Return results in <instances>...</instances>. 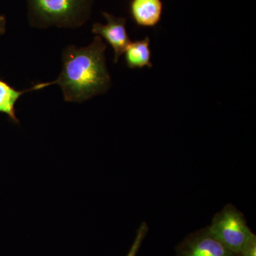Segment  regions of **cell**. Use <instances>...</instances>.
Instances as JSON below:
<instances>
[{"instance_id": "cell-1", "label": "cell", "mask_w": 256, "mask_h": 256, "mask_svg": "<svg viewBox=\"0 0 256 256\" xmlns=\"http://www.w3.org/2000/svg\"><path fill=\"white\" fill-rule=\"evenodd\" d=\"M106 45L96 36L92 44L82 48L69 46L63 53V69L55 82L38 84L32 88L40 90L58 84L64 99L68 102H82L90 98L105 94L111 86L106 66Z\"/></svg>"}, {"instance_id": "cell-2", "label": "cell", "mask_w": 256, "mask_h": 256, "mask_svg": "<svg viewBox=\"0 0 256 256\" xmlns=\"http://www.w3.org/2000/svg\"><path fill=\"white\" fill-rule=\"evenodd\" d=\"M32 23L38 26L76 28L90 16L92 0H28Z\"/></svg>"}, {"instance_id": "cell-3", "label": "cell", "mask_w": 256, "mask_h": 256, "mask_svg": "<svg viewBox=\"0 0 256 256\" xmlns=\"http://www.w3.org/2000/svg\"><path fill=\"white\" fill-rule=\"evenodd\" d=\"M207 228L224 246L238 256L246 242L254 235L244 216L232 204L226 205L217 213Z\"/></svg>"}, {"instance_id": "cell-4", "label": "cell", "mask_w": 256, "mask_h": 256, "mask_svg": "<svg viewBox=\"0 0 256 256\" xmlns=\"http://www.w3.org/2000/svg\"><path fill=\"white\" fill-rule=\"evenodd\" d=\"M178 256H240L230 252L210 233L203 229L190 235L178 250Z\"/></svg>"}, {"instance_id": "cell-5", "label": "cell", "mask_w": 256, "mask_h": 256, "mask_svg": "<svg viewBox=\"0 0 256 256\" xmlns=\"http://www.w3.org/2000/svg\"><path fill=\"white\" fill-rule=\"evenodd\" d=\"M102 14L107 20V24H94L92 32L101 38L102 37L112 46L114 53V62L117 63L131 42L126 30V20L106 12H102Z\"/></svg>"}, {"instance_id": "cell-6", "label": "cell", "mask_w": 256, "mask_h": 256, "mask_svg": "<svg viewBox=\"0 0 256 256\" xmlns=\"http://www.w3.org/2000/svg\"><path fill=\"white\" fill-rule=\"evenodd\" d=\"M162 0H131L130 13L134 22L141 28H154L161 21Z\"/></svg>"}, {"instance_id": "cell-7", "label": "cell", "mask_w": 256, "mask_h": 256, "mask_svg": "<svg viewBox=\"0 0 256 256\" xmlns=\"http://www.w3.org/2000/svg\"><path fill=\"white\" fill-rule=\"evenodd\" d=\"M126 65L130 68H152L150 38L148 36L142 40L130 42L124 52Z\"/></svg>"}, {"instance_id": "cell-8", "label": "cell", "mask_w": 256, "mask_h": 256, "mask_svg": "<svg viewBox=\"0 0 256 256\" xmlns=\"http://www.w3.org/2000/svg\"><path fill=\"white\" fill-rule=\"evenodd\" d=\"M32 90L33 89L20 92L0 80V112L8 114L10 118L18 122V119L15 116V104L24 94Z\"/></svg>"}, {"instance_id": "cell-9", "label": "cell", "mask_w": 256, "mask_h": 256, "mask_svg": "<svg viewBox=\"0 0 256 256\" xmlns=\"http://www.w3.org/2000/svg\"><path fill=\"white\" fill-rule=\"evenodd\" d=\"M148 232V224L146 222H143L141 224L140 226L138 228L137 235H136V239L133 242L132 246H131L130 250L127 256H137L138 250L141 246L142 240H144V237L146 236V234Z\"/></svg>"}, {"instance_id": "cell-10", "label": "cell", "mask_w": 256, "mask_h": 256, "mask_svg": "<svg viewBox=\"0 0 256 256\" xmlns=\"http://www.w3.org/2000/svg\"><path fill=\"white\" fill-rule=\"evenodd\" d=\"M240 256H256V236H252L246 242L240 252Z\"/></svg>"}, {"instance_id": "cell-11", "label": "cell", "mask_w": 256, "mask_h": 256, "mask_svg": "<svg viewBox=\"0 0 256 256\" xmlns=\"http://www.w3.org/2000/svg\"><path fill=\"white\" fill-rule=\"evenodd\" d=\"M5 26H6V20L4 16H0V35L4 33Z\"/></svg>"}]
</instances>
